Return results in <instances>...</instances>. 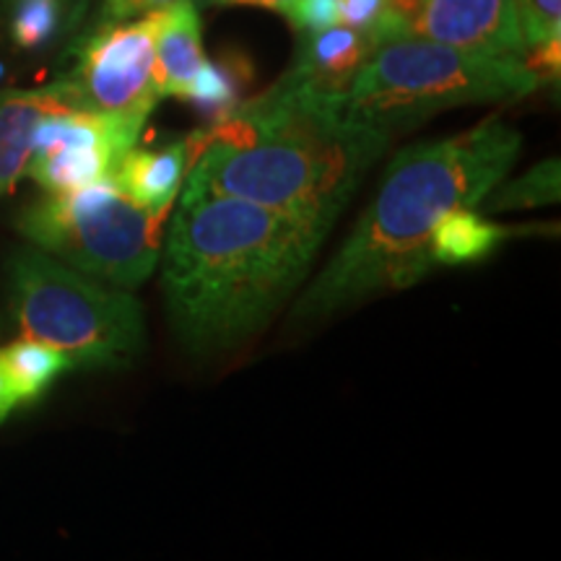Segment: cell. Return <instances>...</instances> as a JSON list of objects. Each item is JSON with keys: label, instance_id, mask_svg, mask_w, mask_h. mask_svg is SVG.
Segmentation results:
<instances>
[{"label": "cell", "instance_id": "5bb4252c", "mask_svg": "<svg viewBox=\"0 0 561 561\" xmlns=\"http://www.w3.org/2000/svg\"><path fill=\"white\" fill-rule=\"evenodd\" d=\"M507 237V229L491 224L479 208H458L442 216L432 231L430 255L434 265L479 261Z\"/></svg>", "mask_w": 561, "mask_h": 561}, {"label": "cell", "instance_id": "6da1fadb", "mask_svg": "<svg viewBox=\"0 0 561 561\" xmlns=\"http://www.w3.org/2000/svg\"><path fill=\"white\" fill-rule=\"evenodd\" d=\"M341 102L289 70L185 140L182 187L255 203L331 234L392 140L348 121Z\"/></svg>", "mask_w": 561, "mask_h": 561}, {"label": "cell", "instance_id": "484cf974", "mask_svg": "<svg viewBox=\"0 0 561 561\" xmlns=\"http://www.w3.org/2000/svg\"><path fill=\"white\" fill-rule=\"evenodd\" d=\"M16 398H13V392L9 388V382H5V377L0 375V421H5V416L16 409Z\"/></svg>", "mask_w": 561, "mask_h": 561}, {"label": "cell", "instance_id": "277c9868", "mask_svg": "<svg viewBox=\"0 0 561 561\" xmlns=\"http://www.w3.org/2000/svg\"><path fill=\"white\" fill-rule=\"evenodd\" d=\"M523 58L401 37L382 42L343 94L348 121L398 136L447 110L517 102L536 91Z\"/></svg>", "mask_w": 561, "mask_h": 561}, {"label": "cell", "instance_id": "7402d4cb", "mask_svg": "<svg viewBox=\"0 0 561 561\" xmlns=\"http://www.w3.org/2000/svg\"><path fill=\"white\" fill-rule=\"evenodd\" d=\"M525 66L533 76H536L538 83H559L561 73V37H553L549 42H541V45L528 47L523 58Z\"/></svg>", "mask_w": 561, "mask_h": 561}, {"label": "cell", "instance_id": "e0dca14e", "mask_svg": "<svg viewBox=\"0 0 561 561\" xmlns=\"http://www.w3.org/2000/svg\"><path fill=\"white\" fill-rule=\"evenodd\" d=\"M559 193H561L559 159H546L541 164L533 167L530 172L520 174L517 180H510V182L502 180L500 185H496L494 191L481 201V206L486 214L551 206V203L559 201Z\"/></svg>", "mask_w": 561, "mask_h": 561}, {"label": "cell", "instance_id": "44dd1931", "mask_svg": "<svg viewBox=\"0 0 561 561\" xmlns=\"http://www.w3.org/2000/svg\"><path fill=\"white\" fill-rule=\"evenodd\" d=\"M289 21L299 34L331 30L339 26V0H297Z\"/></svg>", "mask_w": 561, "mask_h": 561}, {"label": "cell", "instance_id": "ac0fdd59", "mask_svg": "<svg viewBox=\"0 0 561 561\" xmlns=\"http://www.w3.org/2000/svg\"><path fill=\"white\" fill-rule=\"evenodd\" d=\"M62 24L60 0H13L11 11V37L19 47L45 45L55 37Z\"/></svg>", "mask_w": 561, "mask_h": 561}, {"label": "cell", "instance_id": "ffe728a7", "mask_svg": "<svg viewBox=\"0 0 561 561\" xmlns=\"http://www.w3.org/2000/svg\"><path fill=\"white\" fill-rule=\"evenodd\" d=\"M388 0H339V24L356 32H371L380 39Z\"/></svg>", "mask_w": 561, "mask_h": 561}, {"label": "cell", "instance_id": "8992f818", "mask_svg": "<svg viewBox=\"0 0 561 561\" xmlns=\"http://www.w3.org/2000/svg\"><path fill=\"white\" fill-rule=\"evenodd\" d=\"M161 221L164 214L140 208L110 178L70 193H47L21 210L16 227L73 271L117 289H136L159 265Z\"/></svg>", "mask_w": 561, "mask_h": 561}, {"label": "cell", "instance_id": "d4e9b609", "mask_svg": "<svg viewBox=\"0 0 561 561\" xmlns=\"http://www.w3.org/2000/svg\"><path fill=\"white\" fill-rule=\"evenodd\" d=\"M60 3H62V26H66V30L79 26L83 13H87L89 0H60Z\"/></svg>", "mask_w": 561, "mask_h": 561}, {"label": "cell", "instance_id": "cb8c5ba5", "mask_svg": "<svg viewBox=\"0 0 561 561\" xmlns=\"http://www.w3.org/2000/svg\"><path fill=\"white\" fill-rule=\"evenodd\" d=\"M203 3L210 5H252V9H265L273 13H284L286 19L291 16L297 0H203Z\"/></svg>", "mask_w": 561, "mask_h": 561}, {"label": "cell", "instance_id": "5b68a950", "mask_svg": "<svg viewBox=\"0 0 561 561\" xmlns=\"http://www.w3.org/2000/svg\"><path fill=\"white\" fill-rule=\"evenodd\" d=\"M9 307L24 339L60 351L70 367H128L146 348V318L128 289L104 284L39 248L9 261Z\"/></svg>", "mask_w": 561, "mask_h": 561}, {"label": "cell", "instance_id": "52a82bcc", "mask_svg": "<svg viewBox=\"0 0 561 561\" xmlns=\"http://www.w3.org/2000/svg\"><path fill=\"white\" fill-rule=\"evenodd\" d=\"M167 9L144 13L136 21L100 24L76 47V66L58 87L73 110L149 121L159 104L153 79V53Z\"/></svg>", "mask_w": 561, "mask_h": 561}, {"label": "cell", "instance_id": "7a4b0ae2", "mask_svg": "<svg viewBox=\"0 0 561 561\" xmlns=\"http://www.w3.org/2000/svg\"><path fill=\"white\" fill-rule=\"evenodd\" d=\"M325 237L255 203L182 187L159 257L178 341L198 356L240 348L299 291Z\"/></svg>", "mask_w": 561, "mask_h": 561}, {"label": "cell", "instance_id": "30bf717a", "mask_svg": "<svg viewBox=\"0 0 561 561\" xmlns=\"http://www.w3.org/2000/svg\"><path fill=\"white\" fill-rule=\"evenodd\" d=\"M377 47H380V39L371 32H356L341 24L331 30L301 34L299 55L294 60L291 73L322 94L343 96Z\"/></svg>", "mask_w": 561, "mask_h": 561}, {"label": "cell", "instance_id": "4316f807", "mask_svg": "<svg viewBox=\"0 0 561 561\" xmlns=\"http://www.w3.org/2000/svg\"><path fill=\"white\" fill-rule=\"evenodd\" d=\"M198 3H203V0H198Z\"/></svg>", "mask_w": 561, "mask_h": 561}, {"label": "cell", "instance_id": "7c38bea8", "mask_svg": "<svg viewBox=\"0 0 561 561\" xmlns=\"http://www.w3.org/2000/svg\"><path fill=\"white\" fill-rule=\"evenodd\" d=\"M187 178V146L185 140L164 146V149H133L121 159L112 172V182L121 187L140 208L151 214H164L172 208Z\"/></svg>", "mask_w": 561, "mask_h": 561}, {"label": "cell", "instance_id": "603a6c76", "mask_svg": "<svg viewBox=\"0 0 561 561\" xmlns=\"http://www.w3.org/2000/svg\"><path fill=\"white\" fill-rule=\"evenodd\" d=\"M172 3H180V0H104L100 11V24H121V21L138 19L144 13L167 9Z\"/></svg>", "mask_w": 561, "mask_h": 561}, {"label": "cell", "instance_id": "9a60e30c", "mask_svg": "<svg viewBox=\"0 0 561 561\" xmlns=\"http://www.w3.org/2000/svg\"><path fill=\"white\" fill-rule=\"evenodd\" d=\"M70 369V362L60 351L45 343L21 339L0 348V375L5 377L16 403H32Z\"/></svg>", "mask_w": 561, "mask_h": 561}, {"label": "cell", "instance_id": "4fadbf2b", "mask_svg": "<svg viewBox=\"0 0 561 561\" xmlns=\"http://www.w3.org/2000/svg\"><path fill=\"white\" fill-rule=\"evenodd\" d=\"M203 60H206V53H203L198 3L180 0V3L167 5L157 37V53H153V79H157L161 100L185 94L187 83L198 73Z\"/></svg>", "mask_w": 561, "mask_h": 561}, {"label": "cell", "instance_id": "3957f363", "mask_svg": "<svg viewBox=\"0 0 561 561\" xmlns=\"http://www.w3.org/2000/svg\"><path fill=\"white\" fill-rule=\"evenodd\" d=\"M520 146V133L489 117L458 136L398 151L346 242L299 294L291 320L333 318L377 294L416 284L434 268L430 240L442 216L479 208L507 178Z\"/></svg>", "mask_w": 561, "mask_h": 561}, {"label": "cell", "instance_id": "8fae6325", "mask_svg": "<svg viewBox=\"0 0 561 561\" xmlns=\"http://www.w3.org/2000/svg\"><path fill=\"white\" fill-rule=\"evenodd\" d=\"M60 110L73 107L58 81L45 89L0 94V198L26 174L39 123Z\"/></svg>", "mask_w": 561, "mask_h": 561}, {"label": "cell", "instance_id": "2e32d148", "mask_svg": "<svg viewBox=\"0 0 561 561\" xmlns=\"http://www.w3.org/2000/svg\"><path fill=\"white\" fill-rule=\"evenodd\" d=\"M248 60L234 58V60H203L198 73L193 76V81L187 83L185 94L180 100L193 102L195 107L208 112L214 117V123L219 117L227 115L229 110H234L240 104V89L248 81V76H242V70H248Z\"/></svg>", "mask_w": 561, "mask_h": 561}, {"label": "cell", "instance_id": "9c48e42d", "mask_svg": "<svg viewBox=\"0 0 561 561\" xmlns=\"http://www.w3.org/2000/svg\"><path fill=\"white\" fill-rule=\"evenodd\" d=\"M419 37L486 55L525 58L517 0H388L380 45Z\"/></svg>", "mask_w": 561, "mask_h": 561}, {"label": "cell", "instance_id": "ba28073f", "mask_svg": "<svg viewBox=\"0 0 561 561\" xmlns=\"http://www.w3.org/2000/svg\"><path fill=\"white\" fill-rule=\"evenodd\" d=\"M144 121L91 110H60L34 133L26 174L45 193L58 195L110 180L115 167L138 144Z\"/></svg>", "mask_w": 561, "mask_h": 561}, {"label": "cell", "instance_id": "d6986e66", "mask_svg": "<svg viewBox=\"0 0 561 561\" xmlns=\"http://www.w3.org/2000/svg\"><path fill=\"white\" fill-rule=\"evenodd\" d=\"M525 47L561 37V0H517Z\"/></svg>", "mask_w": 561, "mask_h": 561}]
</instances>
